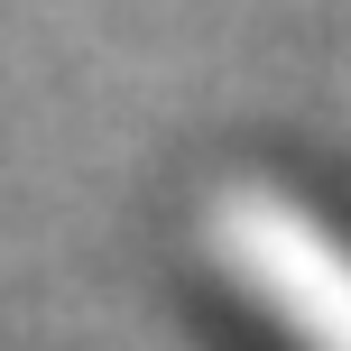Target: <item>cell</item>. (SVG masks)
<instances>
[{
	"mask_svg": "<svg viewBox=\"0 0 351 351\" xmlns=\"http://www.w3.org/2000/svg\"><path fill=\"white\" fill-rule=\"evenodd\" d=\"M222 250L241 278L268 287L305 351H351V241L287 204L278 185H231L222 194Z\"/></svg>",
	"mask_w": 351,
	"mask_h": 351,
	"instance_id": "6da1fadb",
	"label": "cell"
}]
</instances>
